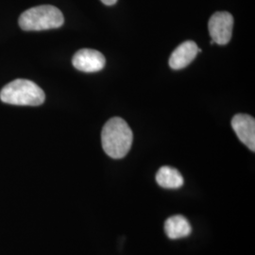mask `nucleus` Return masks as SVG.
Wrapping results in <instances>:
<instances>
[{
	"instance_id": "nucleus-1",
	"label": "nucleus",
	"mask_w": 255,
	"mask_h": 255,
	"mask_svg": "<svg viewBox=\"0 0 255 255\" xmlns=\"http://www.w3.org/2000/svg\"><path fill=\"white\" fill-rule=\"evenodd\" d=\"M132 131L121 118L110 119L101 132V143L105 153L113 159L125 157L132 145Z\"/></svg>"
},
{
	"instance_id": "nucleus-2",
	"label": "nucleus",
	"mask_w": 255,
	"mask_h": 255,
	"mask_svg": "<svg viewBox=\"0 0 255 255\" xmlns=\"http://www.w3.org/2000/svg\"><path fill=\"white\" fill-rule=\"evenodd\" d=\"M0 100L11 105L39 106L44 103L46 95L35 82L17 79L3 87Z\"/></svg>"
},
{
	"instance_id": "nucleus-3",
	"label": "nucleus",
	"mask_w": 255,
	"mask_h": 255,
	"mask_svg": "<svg viewBox=\"0 0 255 255\" xmlns=\"http://www.w3.org/2000/svg\"><path fill=\"white\" fill-rule=\"evenodd\" d=\"M64 23L63 12L51 5L37 6L25 10L19 17V27L26 31H40L61 27Z\"/></svg>"
},
{
	"instance_id": "nucleus-4",
	"label": "nucleus",
	"mask_w": 255,
	"mask_h": 255,
	"mask_svg": "<svg viewBox=\"0 0 255 255\" xmlns=\"http://www.w3.org/2000/svg\"><path fill=\"white\" fill-rule=\"evenodd\" d=\"M234 17L228 11H217L209 20L208 29L212 41L219 45H227L233 35Z\"/></svg>"
},
{
	"instance_id": "nucleus-5",
	"label": "nucleus",
	"mask_w": 255,
	"mask_h": 255,
	"mask_svg": "<svg viewBox=\"0 0 255 255\" xmlns=\"http://www.w3.org/2000/svg\"><path fill=\"white\" fill-rule=\"evenodd\" d=\"M74 67L82 72L93 73L102 70L106 64L104 55L96 49L82 48L80 49L72 59Z\"/></svg>"
},
{
	"instance_id": "nucleus-6",
	"label": "nucleus",
	"mask_w": 255,
	"mask_h": 255,
	"mask_svg": "<svg viewBox=\"0 0 255 255\" xmlns=\"http://www.w3.org/2000/svg\"><path fill=\"white\" fill-rule=\"evenodd\" d=\"M232 127L239 140L252 151H255V120L244 114L236 115L232 119Z\"/></svg>"
},
{
	"instance_id": "nucleus-7",
	"label": "nucleus",
	"mask_w": 255,
	"mask_h": 255,
	"mask_svg": "<svg viewBox=\"0 0 255 255\" xmlns=\"http://www.w3.org/2000/svg\"><path fill=\"white\" fill-rule=\"evenodd\" d=\"M199 53V47L194 41H185L178 46L169 58V66L180 70L191 64Z\"/></svg>"
},
{
	"instance_id": "nucleus-8",
	"label": "nucleus",
	"mask_w": 255,
	"mask_h": 255,
	"mask_svg": "<svg viewBox=\"0 0 255 255\" xmlns=\"http://www.w3.org/2000/svg\"><path fill=\"white\" fill-rule=\"evenodd\" d=\"M164 231L170 239H179L188 237L191 234V225L189 221L182 216H174L166 219Z\"/></svg>"
},
{
	"instance_id": "nucleus-9",
	"label": "nucleus",
	"mask_w": 255,
	"mask_h": 255,
	"mask_svg": "<svg viewBox=\"0 0 255 255\" xmlns=\"http://www.w3.org/2000/svg\"><path fill=\"white\" fill-rule=\"evenodd\" d=\"M157 183L166 189H177L183 185V178L176 168L170 166H162L156 174Z\"/></svg>"
},
{
	"instance_id": "nucleus-10",
	"label": "nucleus",
	"mask_w": 255,
	"mask_h": 255,
	"mask_svg": "<svg viewBox=\"0 0 255 255\" xmlns=\"http://www.w3.org/2000/svg\"><path fill=\"white\" fill-rule=\"evenodd\" d=\"M101 1L103 4H105L107 6H113L118 2V0H101Z\"/></svg>"
}]
</instances>
